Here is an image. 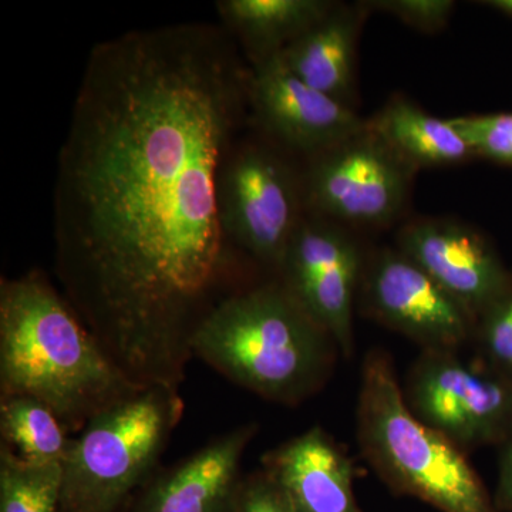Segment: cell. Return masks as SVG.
I'll use <instances>...</instances> for the list:
<instances>
[{
  "label": "cell",
  "instance_id": "obj_1",
  "mask_svg": "<svg viewBox=\"0 0 512 512\" xmlns=\"http://www.w3.org/2000/svg\"><path fill=\"white\" fill-rule=\"evenodd\" d=\"M248 79L237 42L211 23L131 30L84 67L57 161L56 274L134 386L178 390L195 330L244 271L217 185Z\"/></svg>",
  "mask_w": 512,
  "mask_h": 512
},
{
  "label": "cell",
  "instance_id": "obj_2",
  "mask_svg": "<svg viewBox=\"0 0 512 512\" xmlns=\"http://www.w3.org/2000/svg\"><path fill=\"white\" fill-rule=\"evenodd\" d=\"M138 389L45 275L2 279L0 397H33L64 429L80 433L97 413Z\"/></svg>",
  "mask_w": 512,
  "mask_h": 512
},
{
  "label": "cell",
  "instance_id": "obj_3",
  "mask_svg": "<svg viewBox=\"0 0 512 512\" xmlns=\"http://www.w3.org/2000/svg\"><path fill=\"white\" fill-rule=\"evenodd\" d=\"M335 340L276 281L225 296L195 330L192 353L268 400L296 404L328 379Z\"/></svg>",
  "mask_w": 512,
  "mask_h": 512
},
{
  "label": "cell",
  "instance_id": "obj_4",
  "mask_svg": "<svg viewBox=\"0 0 512 512\" xmlns=\"http://www.w3.org/2000/svg\"><path fill=\"white\" fill-rule=\"evenodd\" d=\"M357 440L396 493L441 512H500L463 450L412 412L383 350H370L363 360Z\"/></svg>",
  "mask_w": 512,
  "mask_h": 512
},
{
  "label": "cell",
  "instance_id": "obj_5",
  "mask_svg": "<svg viewBox=\"0 0 512 512\" xmlns=\"http://www.w3.org/2000/svg\"><path fill=\"white\" fill-rule=\"evenodd\" d=\"M177 389L141 387L101 410L72 440L62 464L60 512H121L183 416Z\"/></svg>",
  "mask_w": 512,
  "mask_h": 512
},
{
  "label": "cell",
  "instance_id": "obj_6",
  "mask_svg": "<svg viewBox=\"0 0 512 512\" xmlns=\"http://www.w3.org/2000/svg\"><path fill=\"white\" fill-rule=\"evenodd\" d=\"M284 153L266 138H238L217 185L220 221L229 244L276 274L306 214L301 173Z\"/></svg>",
  "mask_w": 512,
  "mask_h": 512
},
{
  "label": "cell",
  "instance_id": "obj_7",
  "mask_svg": "<svg viewBox=\"0 0 512 512\" xmlns=\"http://www.w3.org/2000/svg\"><path fill=\"white\" fill-rule=\"evenodd\" d=\"M306 161V212L340 225L392 224L406 207L416 173L369 124Z\"/></svg>",
  "mask_w": 512,
  "mask_h": 512
},
{
  "label": "cell",
  "instance_id": "obj_8",
  "mask_svg": "<svg viewBox=\"0 0 512 512\" xmlns=\"http://www.w3.org/2000/svg\"><path fill=\"white\" fill-rule=\"evenodd\" d=\"M404 397L421 421L461 450L503 444L512 434L511 377L456 352L424 350Z\"/></svg>",
  "mask_w": 512,
  "mask_h": 512
},
{
  "label": "cell",
  "instance_id": "obj_9",
  "mask_svg": "<svg viewBox=\"0 0 512 512\" xmlns=\"http://www.w3.org/2000/svg\"><path fill=\"white\" fill-rule=\"evenodd\" d=\"M365 262L345 225L306 212L278 269V281L346 357L353 353V306Z\"/></svg>",
  "mask_w": 512,
  "mask_h": 512
},
{
  "label": "cell",
  "instance_id": "obj_10",
  "mask_svg": "<svg viewBox=\"0 0 512 512\" xmlns=\"http://www.w3.org/2000/svg\"><path fill=\"white\" fill-rule=\"evenodd\" d=\"M360 288L370 316L424 350L457 352L476 330L473 316L399 249L366 259Z\"/></svg>",
  "mask_w": 512,
  "mask_h": 512
},
{
  "label": "cell",
  "instance_id": "obj_11",
  "mask_svg": "<svg viewBox=\"0 0 512 512\" xmlns=\"http://www.w3.org/2000/svg\"><path fill=\"white\" fill-rule=\"evenodd\" d=\"M248 109L266 140L311 158L366 127L355 110L313 89L279 55L249 64Z\"/></svg>",
  "mask_w": 512,
  "mask_h": 512
},
{
  "label": "cell",
  "instance_id": "obj_12",
  "mask_svg": "<svg viewBox=\"0 0 512 512\" xmlns=\"http://www.w3.org/2000/svg\"><path fill=\"white\" fill-rule=\"evenodd\" d=\"M397 249L420 266L474 320L512 291L510 272L483 235L448 220L414 221L397 237Z\"/></svg>",
  "mask_w": 512,
  "mask_h": 512
},
{
  "label": "cell",
  "instance_id": "obj_13",
  "mask_svg": "<svg viewBox=\"0 0 512 512\" xmlns=\"http://www.w3.org/2000/svg\"><path fill=\"white\" fill-rule=\"evenodd\" d=\"M256 430L247 424L211 441L151 480L127 512H234L241 460Z\"/></svg>",
  "mask_w": 512,
  "mask_h": 512
},
{
  "label": "cell",
  "instance_id": "obj_14",
  "mask_svg": "<svg viewBox=\"0 0 512 512\" xmlns=\"http://www.w3.org/2000/svg\"><path fill=\"white\" fill-rule=\"evenodd\" d=\"M262 464L298 512H362L352 461L318 426L266 453Z\"/></svg>",
  "mask_w": 512,
  "mask_h": 512
},
{
  "label": "cell",
  "instance_id": "obj_15",
  "mask_svg": "<svg viewBox=\"0 0 512 512\" xmlns=\"http://www.w3.org/2000/svg\"><path fill=\"white\" fill-rule=\"evenodd\" d=\"M366 5H336L284 52L286 66L306 84L352 107L357 37Z\"/></svg>",
  "mask_w": 512,
  "mask_h": 512
},
{
  "label": "cell",
  "instance_id": "obj_16",
  "mask_svg": "<svg viewBox=\"0 0 512 512\" xmlns=\"http://www.w3.org/2000/svg\"><path fill=\"white\" fill-rule=\"evenodd\" d=\"M336 5L330 0H221L217 12L248 64H255L284 52Z\"/></svg>",
  "mask_w": 512,
  "mask_h": 512
},
{
  "label": "cell",
  "instance_id": "obj_17",
  "mask_svg": "<svg viewBox=\"0 0 512 512\" xmlns=\"http://www.w3.org/2000/svg\"><path fill=\"white\" fill-rule=\"evenodd\" d=\"M367 124L416 170L464 163L474 157L450 119L430 116L404 99L387 103Z\"/></svg>",
  "mask_w": 512,
  "mask_h": 512
},
{
  "label": "cell",
  "instance_id": "obj_18",
  "mask_svg": "<svg viewBox=\"0 0 512 512\" xmlns=\"http://www.w3.org/2000/svg\"><path fill=\"white\" fill-rule=\"evenodd\" d=\"M0 431L2 443L33 466L63 464L73 440L46 404L28 396L0 397Z\"/></svg>",
  "mask_w": 512,
  "mask_h": 512
},
{
  "label": "cell",
  "instance_id": "obj_19",
  "mask_svg": "<svg viewBox=\"0 0 512 512\" xmlns=\"http://www.w3.org/2000/svg\"><path fill=\"white\" fill-rule=\"evenodd\" d=\"M62 464L33 466L0 446V512H60Z\"/></svg>",
  "mask_w": 512,
  "mask_h": 512
},
{
  "label": "cell",
  "instance_id": "obj_20",
  "mask_svg": "<svg viewBox=\"0 0 512 512\" xmlns=\"http://www.w3.org/2000/svg\"><path fill=\"white\" fill-rule=\"evenodd\" d=\"M450 121L474 156L512 164V113L453 117Z\"/></svg>",
  "mask_w": 512,
  "mask_h": 512
},
{
  "label": "cell",
  "instance_id": "obj_21",
  "mask_svg": "<svg viewBox=\"0 0 512 512\" xmlns=\"http://www.w3.org/2000/svg\"><path fill=\"white\" fill-rule=\"evenodd\" d=\"M476 335L485 363L512 379V291L478 318Z\"/></svg>",
  "mask_w": 512,
  "mask_h": 512
},
{
  "label": "cell",
  "instance_id": "obj_22",
  "mask_svg": "<svg viewBox=\"0 0 512 512\" xmlns=\"http://www.w3.org/2000/svg\"><path fill=\"white\" fill-rule=\"evenodd\" d=\"M365 5L367 9L389 13L414 29L431 33L447 25L456 3L451 0H377Z\"/></svg>",
  "mask_w": 512,
  "mask_h": 512
},
{
  "label": "cell",
  "instance_id": "obj_23",
  "mask_svg": "<svg viewBox=\"0 0 512 512\" xmlns=\"http://www.w3.org/2000/svg\"><path fill=\"white\" fill-rule=\"evenodd\" d=\"M234 512H298L266 471L242 480Z\"/></svg>",
  "mask_w": 512,
  "mask_h": 512
},
{
  "label": "cell",
  "instance_id": "obj_24",
  "mask_svg": "<svg viewBox=\"0 0 512 512\" xmlns=\"http://www.w3.org/2000/svg\"><path fill=\"white\" fill-rule=\"evenodd\" d=\"M497 488L493 497L500 512H512V434L501 444Z\"/></svg>",
  "mask_w": 512,
  "mask_h": 512
},
{
  "label": "cell",
  "instance_id": "obj_25",
  "mask_svg": "<svg viewBox=\"0 0 512 512\" xmlns=\"http://www.w3.org/2000/svg\"><path fill=\"white\" fill-rule=\"evenodd\" d=\"M485 5L497 9L498 12L504 13V15L511 16L512 18V0H491V2L485 3Z\"/></svg>",
  "mask_w": 512,
  "mask_h": 512
}]
</instances>
